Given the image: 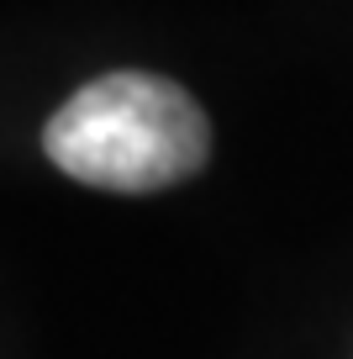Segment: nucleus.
<instances>
[{"label":"nucleus","mask_w":353,"mask_h":359,"mask_svg":"<svg viewBox=\"0 0 353 359\" xmlns=\"http://www.w3.org/2000/svg\"><path fill=\"white\" fill-rule=\"evenodd\" d=\"M43 148L79 185L148 196L206 169L211 122L185 85L143 69H116L58 106Z\"/></svg>","instance_id":"f257e3e1"}]
</instances>
